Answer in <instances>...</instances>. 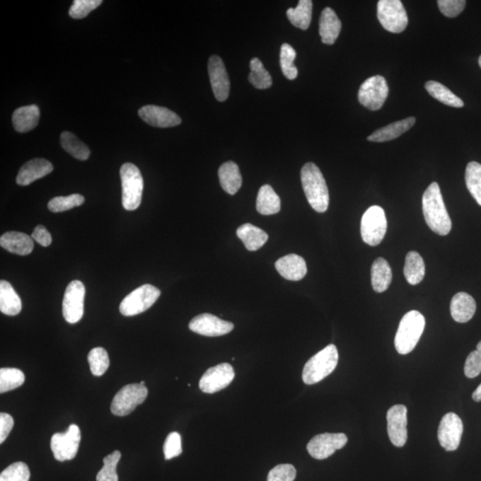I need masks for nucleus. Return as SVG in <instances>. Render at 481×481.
Wrapping results in <instances>:
<instances>
[{
  "label": "nucleus",
  "mask_w": 481,
  "mask_h": 481,
  "mask_svg": "<svg viewBox=\"0 0 481 481\" xmlns=\"http://www.w3.org/2000/svg\"><path fill=\"white\" fill-rule=\"evenodd\" d=\"M422 211L426 223L439 236L448 235L452 229L451 219L443 201L441 187L433 182L422 195Z\"/></svg>",
  "instance_id": "1"
},
{
  "label": "nucleus",
  "mask_w": 481,
  "mask_h": 481,
  "mask_svg": "<svg viewBox=\"0 0 481 481\" xmlns=\"http://www.w3.org/2000/svg\"><path fill=\"white\" fill-rule=\"evenodd\" d=\"M302 187L308 204L315 211L325 212L329 207V191L320 168L313 163H308L301 168Z\"/></svg>",
  "instance_id": "2"
},
{
  "label": "nucleus",
  "mask_w": 481,
  "mask_h": 481,
  "mask_svg": "<svg viewBox=\"0 0 481 481\" xmlns=\"http://www.w3.org/2000/svg\"><path fill=\"white\" fill-rule=\"evenodd\" d=\"M425 328V318L420 312L409 311L401 319L395 337V348L401 355H407L415 349Z\"/></svg>",
  "instance_id": "3"
},
{
  "label": "nucleus",
  "mask_w": 481,
  "mask_h": 481,
  "mask_svg": "<svg viewBox=\"0 0 481 481\" xmlns=\"http://www.w3.org/2000/svg\"><path fill=\"white\" fill-rule=\"evenodd\" d=\"M338 361L339 353L336 346H326L306 363L302 380L308 385L319 383L335 370Z\"/></svg>",
  "instance_id": "4"
},
{
  "label": "nucleus",
  "mask_w": 481,
  "mask_h": 481,
  "mask_svg": "<svg viewBox=\"0 0 481 481\" xmlns=\"http://www.w3.org/2000/svg\"><path fill=\"white\" fill-rule=\"evenodd\" d=\"M122 185V205L127 211L139 207L144 190V180L139 168L133 163L123 164L120 168Z\"/></svg>",
  "instance_id": "5"
},
{
  "label": "nucleus",
  "mask_w": 481,
  "mask_h": 481,
  "mask_svg": "<svg viewBox=\"0 0 481 481\" xmlns=\"http://www.w3.org/2000/svg\"><path fill=\"white\" fill-rule=\"evenodd\" d=\"M161 295L159 289L152 284H144L123 299L120 311L125 317H133L149 309Z\"/></svg>",
  "instance_id": "6"
},
{
  "label": "nucleus",
  "mask_w": 481,
  "mask_h": 481,
  "mask_svg": "<svg viewBox=\"0 0 481 481\" xmlns=\"http://www.w3.org/2000/svg\"><path fill=\"white\" fill-rule=\"evenodd\" d=\"M386 231L387 219L383 208L374 205L364 213L361 221V236L366 245H380Z\"/></svg>",
  "instance_id": "7"
},
{
  "label": "nucleus",
  "mask_w": 481,
  "mask_h": 481,
  "mask_svg": "<svg viewBox=\"0 0 481 481\" xmlns=\"http://www.w3.org/2000/svg\"><path fill=\"white\" fill-rule=\"evenodd\" d=\"M377 16L381 26L388 32L401 33L407 27V13L400 0H380Z\"/></svg>",
  "instance_id": "8"
},
{
  "label": "nucleus",
  "mask_w": 481,
  "mask_h": 481,
  "mask_svg": "<svg viewBox=\"0 0 481 481\" xmlns=\"http://www.w3.org/2000/svg\"><path fill=\"white\" fill-rule=\"evenodd\" d=\"M149 390L140 383L128 384L120 389L113 398L111 411L117 417H126L132 414L137 405L144 403Z\"/></svg>",
  "instance_id": "9"
},
{
  "label": "nucleus",
  "mask_w": 481,
  "mask_h": 481,
  "mask_svg": "<svg viewBox=\"0 0 481 481\" xmlns=\"http://www.w3.org/2000/svg\"><path fill=\"white\" fill-rule=\"evenodd\" d=\"M81 433L76 424H71L66 431L56 433L51 439V450L59 462L70 461L76 456Z\"/></svg>",
  "instance_id": "10"
},
{
  "label": "nucleus",
  "mask_w": 481,
  "mask_h": 481,
  "mask_svg": "<svg viewBox=\"0 0 481 481\" xmlns=\"http://www.w3.org/2000/svg\"><path fill=\"white\" fill-rule=\"evenodd\" d=\"M389 95V87L383 76H376L367 79L360 86L359 91V101L371 111H378L386 101Z\"/></svg>",
  "instance_id": "11"
},
{
  "label": "nucleus",
  "mask_w": 481,
  "mask_h": 481,
  "mask_svg": "<svg viewBox=\"0 0 481 481\" xmlns=\"http://www.w3.org/2000/svg\"><path fill=\"white\" fill-rule=\"evenodd\" d=\"M85 286L81 281H72L65 290L63 315L70 324H76L84 314Z\"/></svg>",
  "instance_id": "12"
},
{
  "label": "nucleus",
  "mask_w": 481,
  "mask_h": 481,
  "mask_svg": "<svg viewBox=\"0 0 481 481\" xmlns=\"http://www.w3.org/2000/svg\"><path fill=\"white\" fill-rule=\"evenodd\" d=\"M347 442L348 438L344 433H323L308 442L307 449L313 458L324 460L333 455L336 450L344 448Z\"/></svg>",
  "instance_id": "13"
},
{
  "label": "nucleus",
  "mask_w": 481,
  "mask_h": 481,
  "mask_svg": "<svg viewBox=\"0 0 481 481\" xmlns=\"http://www.w3.org/2000/svg\"><path fill=\"white\" fill-rule=\"evenodd\" d=\"M235 379V371L228 363L211 367L202 376L199 388L202 393L212 394L226 389Z\"/></svg>",
  "instance_id": "14"
},
{
  "label": "nucleus",
  "mask_w": 481,
  "mask_h": 481,
  "mask_svg": "<svg viewBox=\"0 0 481 481\" xmlns=\"http://www.w3.org/2000/svg\"><path fill=\"white\" fill-rule=\"evenodd\" d=\"M463 432L461 418L455 413H448L439 424L438 438L439 444L446 451H455L459 448Z\"/></svg>",
  "instance_id": "15"
},
{
  "label": "nucleus",
  "mask_w": 481,
  "mask_h": 481,
  "mask_svg": "<svg viewBox=\"0 0 481 481\" xmlns=\"http://www.w3.org/2000/svg\"><path fill=\"white\" fill-rule=\"evenodd\" d=\"M388 434L391 443L398 448L407 441V408L404 405H393L387 413Z\"/></svg>",
  "instance_id": "16"
},
{
  "label": "nucleus",
  "mask_w": 481,
  "mask_h": 481,
  "mask_svg": "<svg viewBox=\"0 0 481 481\" xmlns=\"http://www.w3.org/2000/svg\"><path fill=\"white\" fill-rule=\"evenodd\" d=\"M233 324L232 323L223 320V319L216 317L214 315L204 314L199 315L192 319L189 323V329L198 335L216 337L228 335L233 331Z\"/></svg>",
  "instance_id": "17"
},
{
  "label": "nucleus",
  "mask_w": 481,
  "mask_h": 481,
  "mask_svg": "<svg viewBox=\"0 0 481 481\" xmlns=\"http://www.w3.org/2000/svg\"><path fill=\"white\" fill-rule=\"evenodd\" d=\"M208 71L212 91L216 100L226 101L229 95L230 81L221 58L218 56L209 57Z\"/></svg>",
  "instance_id": "18"
},
{
  "label": "nucleus",
  "mask_w": 481,
  "mask_h": 481,
  "mask_svg": "<svg viewBox=\"0 0 481 481\" xmlns=\"http://www.w3.org/2000/svg\"><path fill=\"white\" fill-rule=\"evenodd\" d=\"M140 118L153 127L157 128H171L180 125L182 120L180 116L171 110L158 105H146L139 109Z\"/></svg>",
  "instance_id": "19"
},
{
  "label": "nucleus",
  "mask_w": 481,
  "mask_h": 481,
  "mask_svg": "<svg viewBox=\"0 0 481 481\" xmlns=\"http://www.w3.org/2000/svg\"><path fill=\"white\" fill-rule=\"evenodd\" d=\"M53 170L52 163L47 160L41 159V158L30 160L20 168L16 177V183L23 187L28 185L41 178L46 177L47 175L52 173Z\"/></svg>",
  "instance_id": "20"
},
{
  "label": "nucleus",
  "mask_w": 481,
  "mask_h": 481,
  "mask_svg": "<svg viewBox=\"0 0 481 481\" xmlns=\"http://www.w3.org/2000/svg\"><path fill=\"white\" fill-rule=\"evenodd\" d=\"M274 266L282 277L290 281H300L308 272L305 260L297 254H288L281 257Z\"/></svg>",
  "instance_id": "21"
},
{
  "label": "nucleus",
  "mask_w": 481,
  "mask_h": 481,
  "mask_svg": "<svg viewBox=\"0 0 481 481\" xmlns=\"http://www.w3.org/2000/svg\"><path fill=\"white\" fill-rule=\"evenodd\" d=\"M0 245L8 252L26 256L33 253V237L21 232H6L0 237Z\"/></svg>",
  "instance_id": "22"
},
{
  "label": "nucleus",
  "mask_w": 481,
  "mask_h": 481,
  "mask_svg": "<svg viewBox=\"0 0 481 481\" xmlns=\"http://www.w3.org/2000/svg\"><path fill=\"white\" fill-rule=\"evenodd\" d=\"M341 30L342 22L336 13L330 8L323 10L320 20H319V34H320L322 42L326 45L335 44Z\"/></svg>",
  "instance_id": "23"
},
{
  "label": "nucleus",
  "mask_w": 481,
  "mask_h": 481,
  "mask_svg": "<svg viewBox=\"0 0 481 481\" xmlns=\"http://www.w3.org/2000/svg\"><path fill=\"white\" fill-rule=\"evenodd\" d=\"M476 308V301L470 294L458 293L452 299L450 312L456 322L466 323L473 318Z\"/></svg>",
  "instance_id": "24"
},
{
  "label": "nucleus",
  "mask_w": 481,
  "mask_h": 481,
  "mask_svg": "<svg viewBox=\"0 0 481 481\" xmlns=\"http://www.w3.org/2000/svg\"><path fill=\"white\" fill-rule=\"evenodd\" d=\"M40 117V108L36 105L23 106L13 113V128L17 132H29L36 128Z\"/></svg>",
  "instance_id": "25"
},
{
  "label": "nucleus",
  "mask_w": 481,
  "mask_h": 481,
  "mask_svg": "<svg viewBox=\"0 0 481 481\" xmlns=\"http://www.w3.org/2000/svg\"><path fill=\"white\" fill-rule=\"evenodd\" d=\"M415 117H409V118L398 120V122L377 129L367 139L371 142L378 143L388 142V141L396 139L410 129L415 125Z\"/></svg>",
  "instance_id": "26"
},
{
  "label": "nucleus",
  "mask_w": 481,
  "mask_h": 481,
  "mask_svg": "<svg viewBox=\"0 0 481 481\" xmlns=\"http://www.w3.org/2000/svg\"><path fill=\"white\" fill-rule=\"evenodd\" d=\"M219 178L223 190L233 195L242 187V176H240L238 165L233 161L223 163L219 168Z\"/></svg>",
  "instance_id": "27"
},
{
  "label": "nucleus",
  "mask_w": 481,
  "mask_h": 481,
  "mask_svg": "<svg viewBox=\"0 0 481 481\" xmlns=\"http://www.w3.org/2000/svg\"><path fill=\"white\" fill-rule=\"evenodd\" d=\"M372 286L376 293H383L390 287L393 281V271L390 264L383 257H378L374 260L371 269Z\"/></svg>",
  "instance_id": "28"
},
{
  "label": "nucleus",
  "mask_w": 481,
  "mask_h": 481,
  "mask_svg": "<svg viewBox=\"0 0 481 481\" xmlns=\"http://www.w3.org/2000/svg\"><path fill=\"white\" fill-rule=\"evenodd\" d=\"M236 233L240 240H243L245 248L250 252L260 249L269 240L266 232L249 223L240 226Z\"/></svg>",
  "instance_id": "29"
},
{
  "label": "nucleus",
  "mask_w": 481,
  "mask_h": 481,
  "mask_svg": "<svg viewBox=\"0 0 481 481\" xmlns=\"http://www.w3.org/2000/svg\"><path fill=\"white\" fill-rule=\"evenodd\" d=\"M0 311L8 315H18L22 311V301L8 282H0Z\"/></svg>",
  "instance_id": "30"
},
{
  "label": "nucleus",
  "mask_w": 481,
  "mask_h": 481,
  "mask_svg": "<svg viewBox=\"0 0 481 481\" xmlns=\"http://www.w3.org/2000/svg\"><path fill=\"white\" fill-rule=\"evenodd\" d=\"M257 211L262 215H273L280 211L281 200L270 185L261 187L256 202Z\"/></svg>",
  "instance_id": "31"
},
{
  "label": "nucleus",
  "mask_w": 481,
  "mask_h": 481,
  "mask_svg": "<svg viewBox=\"0 0 481 481\" xmlns=\"http://www.w3.org/2000/svg\"><path fill=\"white\" fill-rule=\"evenodd\" d=\"M404 274L412 285L420 284L425 276V264L420 254L409 252L405 257Z\"/></svg>",
  "instance_id": "32"
},
{
  "label": "nucleus",
  "mask_w": 481,
  "mask_h": 481,
  "mask_svg": "<svg viewBox=\"0 0 481 481\" xmlns=\"http://www.w3.org/2000/svg\"><path fill=\"white\" fill-rule=\"evenodd\" d=\"M425 88L432 98L437 99L442 104L456 108H461L465 105L462 99H460L449 88L439 83V82L434 81L426 82Z\"/></svg>",
  "instance_id": "33"
},
{
  "label": "nucleus",
  "mask_w": 481,
  "mask_h": 481,
  "mask_svg": "<svg viewBox=\"0 0 481 481\" xmlns=\"http://www.w3.org/2000/svg\"><path fill=\"white\" fill-rule=\"evenodd\" d=\"M312 8L311 0H300L297 8L287 10L288 19L297 28L307 30L311 23Z\"/></svg>",
  "instance_id": "34"
},
{
  "label": "nucleus",
  "mask_w": 481,
  "mask_h": 481,
  "mask_svg": "<svg viewBox=\"0 0 481 481\" xmlns=\"http://www.w3.org/2000/svg\"><path fill=\"white\" fill-rule=\"evenodd\" d=\"M60 140L63 149L76 159L86 161L91 156V150H89L87 144L82 142L74 134L69 132H63Z\"/></svg>",
  "instance_id": "35"
},
{
  "label": "nucleus",
  "mask_w": 481,
  "mask_h": 481,
  "mask_svg": "<svg viewBox=\"0 0 481 481\" xmlns=\"http://www.w3.org/2000/svg\"><path fill=\"white\" fill-rule=\"evenodd\" d=\"M250 72L248 80L250 84L257 89H267L272 86V77L270 72L264 68L262 62L259 58H253L250 64Z\"/></svg>",
  "instance_id": "36"
},
{
  "label": "nucleus",
  "mask_w": 481,
  "mask_h": 481,
  "mask_svg": "<svg viewBox=\"0 0 481 481\" xmlns=\"http://www.w3.org/2000/svg\"><path fill=\"white\" fill-rule=\"evenodd\" d=\"M465 183L470 195L475 199L477 204L481 206V164L477 161H470L467 165L465 171Z\"/></svg>",
  "instance_id": "37"
},
{
  "label": "nucleus",
  "mask_w": 481,
  "mask_h": 481,
  "mask_svg": "<svg viewBox=\"0 0 481 481\" xmlns=\"http://www.w3.org/2000/svg\"><path fill=\"white\" fill-rule=\"evenodd\" d=\"M25 381V376L17 369H0V393L17 389Z\"/></svg>",
  "instance_id": "38"
},
{
  "label": "nucleus",
  "mask_w": 481,
  "mask_h": 481,
  "mask_svg": "<svg viewBox=\"0 0 481 481\" xmlns=\"http://www.w3.org/2000/svg\"><path fill=\"white\" fill-rule=\"evenodd\" d=\"M88 360L93 376L96 377L104 376L109 369L108 353L101 347L91 349V352L88 353Z\"/></svg>",
  "instance_id": "39"
},
{
  "label": "nucleus",
  "mask_w": 481,
  "mask_h": 481,
  "mask_svg": "<svg viewBox=\"0 0 481 481\" xmlns=\"http://www.w3.org/2000/svg\"><path fill=\"white\" fill-rule=\"evenodd\" d=\"M296 56V51L293 47L286 43L282 45L280 53L282 71L284 76L291 81L298 77V69L294 64Z\"/></svg>",
  "instance_id": "40"
},
{
  "label": "nucleus",
  "mask_w": 481,
  "mask_h": 481,
  "mask_svg": "<svg viewBox=\"0 0 481 481\" xmlns=\"http://www.w3.org/2000/svg\"><path fill=\"white\" fill-rule=\"evenodd\" d=\"M120 457H122V453L118 450H115V451L105 456L103 460L104 466L96 475V481H119L116 469Z\"/></svg>",
  "instance_id": "41"
},
{
  "label": "nucleus",
  "mask_w": 481,
  "mask_h": 481,
  "mask_svg": "<svg viewBox=\"0 0 481 481\" xmlns=\"http://www.w3.org/2000/svg\"><path fill=\"white\" fill-rule=\"evenodd\" d=\"M85 199L81 195L74 194L68 197H54L48 202L47 207L50 211L58 213L69 211L84 204Z\"/></svg>",
  "instance_id": "42"
},
{
  "label": "nucleus",
  "mask_w": 481,
  "mask_h": 481,
  "mask_svg": "<svg viewBox=\"0 0 481 481\" xmlns=\"http://www.w3.org/2000/svg\"><path fill=\"white\" fill-rule=\"evenodd\" d=\"M30 477L29 467L23 462L13 463L0 474V481H29Z\"/></svg>",
  "instance_id": "43"
},
{
  "label": "nucleus",
  "mask_w": 481,
  "mask_h": 481,
  "mask_svg": "<svg viewBox=\"0 0 481 481\" xmlns=\"http://www.w3.org/2000/svg\"><path fill=\"white\" fill-rule=\"evenodd\" d=\"M102 3V0H75L69 15L74 19H83Z\"/></svg>",
  "instance_id": "44"
},
{
  "label": "nucleus",
  "mask_w": 481,
  "mask_h": 481,
  "mask_svg": "<svg viewBox=\"0 0 481 481\" xmlns=\"http://www.w3.org/2000/svg\"><path fill=\"white\" fill-rule=\"evenodd\" d=\"M182 452H183V449H182V439L180 433L170 432L163 445L165 459L175 458V457L180 456Z\"/></svg>",
  "instance_id": "45"
},
{
  "label": "nucleus",
  "mask_w": 481,
  "mask_h": 481,
  "mask_svg": "<svg viewBox=\"0 0 481 481\" xmlns=\"http://www.w3.org/2000/svg\"><path fill=\"white\" fill-rule=\"evenodd\" d=\"M296 469L289 463L274 467L267 475V481H294L296 477Z\"/></svg>",
  "instance_id": "46"
},
{
  "label": "nucleus",
  "mask_w": 481,
  "mask_h": 481,
  "mask_svg": "<svg viewBox=\"0 0 481 481\" xmlns=\"http://www.w3.org/2000/svg\"><path fill=\"white\" fill-rule=\"evenodd\" d=\"M465 0H439L438 1L441 12L449 18L459 16L465 9Z\"/></svg>",
  "instance_id": "47"
},
{
  "label": "nucleus",
  "mask_w": 481,
  "mask_h": 481,
  "mask_svg": "<svg viewBox=\"0 0 481 481\" xmlns=\"http://www.w3.org/2000/svg\"><path fill=\"white\" fill-rule=\"evenodd\" d=\"M481 373V354L477 350L470 352L465 361V374L466 377L475 378Z\"/></svg>",
  "instance_id": "48"
},
{
  "label": "nucleus",
  "mask_w": 481,
  "mask_h": 481,
  "mask_svg": "<svg viewBox=\"0 0 481 481\" xmlns=\"http://www.w3.org/2000/svg\"><path fill=\"white\" fill-rule=\"evenodd\" d=\"M13 418L6 413L0 414V443H4L13 427Z\"/></svg>",
  "instance_id": "49"
},
{
  "label": "nucleus",
  "mask_w": 481,
  "mask_h": 481,
  "mask_svg": "<svg viewBox=\"0 0 481 481\" xmlns=\"http://www.w3.org/2000/svg\"><path fill=\"white\" fill-rule=\"evenodd\" d=\"M33 239L43 247H47L52 243V236L42 225L37 226L32 235Z\"/></svg>",
  "instance_id": "50"
},
{
  "label": "nucleus",
  "mask_w": 481,
  "mask_h": 481,
  "mask_svg": "<svg viewBox=\"0 0 481 481\" xmlns=\"http://www.w3.org/2000/svg\"><path fill=\"white\" fill-rule=\"evenodd\" d=\"M473 398L474 401L480 402L481 401V384L477 388L476 390L474 391L473 394Z\"/></svg>",
  "instance_id": "51"
},
{
  "label": "nucleus",
  "mask_w": 481,
  "mask_h": 481,
  "mask_svg": "<svg viewBox=\"0 0 481 481\" xmlns=\"http://www.w3.org/2000/svg\"><path fill=\"white\" fill-rule=\"evenodd\" d=\"M477 352H479L481 354V341L479 343H477Z\"/></svg>",
  "instance_id": "52"
},
{
  "label": "nucleus",
  "mask_w": 481,
  "mask_h": 481,
  "mask_svg": "<svg viewBox=\"0 0 481 481\" xmlns=\"http://www.w3.org/2000/svg\"><path fill=\"white\" fill-rule=\"evenodd\" d=\"M479 64H480V66L481 68V56L479 58Z\"/></svg>",
  "instance_id": "53"
},
{
  "label": "nucleus",
  "mask_w": 481,
  "mask_h": 481,
  "mask_svg": "<svg viewBox=\"0 0 481 481\" xmlns=\"http://www.w3.org/2000/svg\"><path fill=\"white\" fill-rule=\"evenodd\" d=\"M140 384L144 385V381H141Z\"/></svg>",
  "instance_id": "54"
}]
</instances>
